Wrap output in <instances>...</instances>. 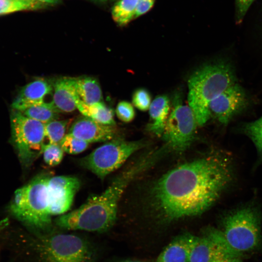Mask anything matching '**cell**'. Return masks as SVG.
Instances as JSON below:
<instances>
[{
  "label": "cell",
  "mask_w": 262,
  "mask_h": 262,
  "mask_svg": "<svg viewBox=\"0 0 262 262\" xmlns=\"http://www.w3.org/2000/svg\"><path fill=\"white\" fill-rule=\"evenodd\" d=\"M50 176L44 173L18 189L10 211L18 220L38 231L51 230L52 220L47 190Z\"/></svg>",
  "instance_id": "cell-5"
},
{
  "label": "cell",
  "mask_w": 262,
  "mask_h": 262,
  "mask_svg": "<svg viewBox=\"0 0 262 262\" xmlns=\"http://www.w3.org/2000/svg\"><path fill=\"white\" fill-rule=\"evenodd\" d=\"M64 152L60 145L45 143L43 147L42 154L45 163L49 166H54L61 162Z\"/></svg>",
  "instance_id": "cell-25"
},
{
  "label": "cell",
  "mask_w": 262,
  "mask_h": 262,
  "mask_svg": "<svg viewBox=\"0 0 262 262\" xmlns=\"http://www.w3.org/2000/svg\"><path fill=\"white\" fill-rule=\"evenodd\" d=\"M231 158L221 152L180 165L150 187L147 200L164 221L200 214L210 208L232 181Z\"/></svg>",
  "instance_id": "cell-1"
},
{
  "label": "cell",
  "mask_w": 262,
  "mask_h": 262,
  "mask_svg": "<svg viewBox=\"0 0 262 262\" xmlns=\"http://www.w3.org/2000/svg\"><path fill=\"white\" fill-rule=\"evenodd\" d=\"M53 93V84L45 79H36L23 86L12 103L14 110L22 111L45 102V98Z\"/></svg>",
  "instance_id": "cell-14"
},
{
  "label": "cell",
  "mask_w": 262,
  "mask_h": 262,
  "mask_svg": "<svg viewBox=\"0 0 262 262\" xmlns=\"http://www.w3.org/2000/svg\"><path fill=\"white\" fill-rule=\"evenodd\" d=\"M224 237L231 248L239 253L255 249L261 240V216L257 209L246 206L223 219Z\"/></svg>",
  "instance_id": "cell-6"
},
{
  "label": "cell",
  "mask_w": 262,
  "mask_h": 262,
  "mask_svg": "<svg viewBox=\"0 0 262 262\" xmlns=\"http://www.w3.org/2000/svg\"><path fill=\"white\" fill-rule=\"evenodd\" d=\"M155 0H138L135 18L138 17L148 12L153 7Z\"/></svg>",
  "instance_id": "cell-30"
},
{
  "label": "cell",
  "mask_w": 262,
  "mask_h": 262,
  "mask_svg": "<svg viewBox=\"0 0 262 262\" xmlns=\"http://www.w3.org/2000/svg\"><path fill=\"white\" fill-rule=\"evenodd\" d=\"M52 103L59 112L69 113L77 108L79 99L76 89L75 78L62 77L53 83Z\"/></svg>",
  "instance_id": "cell-15"
},
{
  "label": "cell",
  "mask_w": 262,
  "mask_h": 262,
  "mask_svg": "<svg viewBox=\"0 0 262 262\" xmlns=\"http://www.w3.org/2000/svg\"><path fill=\"white\" fill-rule=\"evenodd\" d=\"M89 144L68 133L66 134L59 145L64 152L70 154H77L84 151L88 147Z\"/></svg>",
  "instance_id": "cell-24"
},
{
  "label": "cell",
  "mask_w": 262,
  "mask_h": 262,
  "mask_svg": "<svg viewBox=\"0 0 262 262\" xmlns=\"http://www.w3.org/2000/svg\"><path fill=\"white\" fill-rule=\"evenodd\" d=\"M115 113L118 119L125 123L131 122L135 115L133 104L125 100L120 101L117 104Z\"/></svg>",
  "instance_id": "cell-27"
},
{
  "label": "cell",
  "mask_w": 262,
  "mask_h": 262,
  "mask_svg": "<svg viewBox=\"0 0 262 262\" xmlns=\"http://www.w3.org/2000/svg\"><path fill=\"white\" fill-rule=\"evenodd\" d=\"M28 7L29 10H34L41 8L43 5L37 0H21Z\"/></svg>",
  "instance_id": "cell-32"
},
{
  "label": "cell",
  "mask_w": 262,
  "mask_h": 262,
  "mask_svg": "<svg viewBox=\"0 0 262 262\" xmlns=\"http://www.w3.org/2000/svg\"><path fill=\"white\" fill-rule=\"evenodd\" d=\"M12 135L18 157L30 165L42 153L45 144V124L14 110L11 116Z\"/></svg>",
  "instance_id": "cell-8"
},
{
  "label": "cell",
  "mask_w": 262,
  "mask_h": 262,
  "mask_svg": "<svg viewBox=\"0 0 262 262\" xmlns=\"http://www.w3.org/2000/svg\"><path fill=\"white\" fill-rule=\"evenodd\" d=\"M145 145L142 140L130 141L115 137L82 159L80 164L103 180Z\"/></svg>",
  "instance_id": "cell-7"
},
{
  "label": "cell",
  "mask_w": 262,
  "mask_h": 262,
  "mask_svg": "<svg viewBox=\"0 0 262 262\" xmlns=\"http://www.w3.org/2000/svg\"><path fill=\"white\" fill-rule=\"evenodd\" d=\"M77 108L83 116L99 123L111 126L115 124L113 110L102 101L87 105L79 99L77 102Z\"/></svg>",
  "instance_id": "cell-19"
},
{
  "label": "cell",
  "mask_w": 262,
  "mask_h": 262,
  "mask_svg": "<svg viewBox=\"0 0 262 262\" xmlns=\"http://www.w3.org/2000/svg\"><path fill=\"white\" fill-rule=\"evenodd\" d=\"M68 120L51 121L45 124V139L49 144L59 145L66 135Z\"/></svg>",
  "instance_id": "cell-22"
},
{
  "label": "cell",
  "mask_w": 262,
  "mask_h": 262,
  "mask_svg": "<svg viewBox=\"0 0 262 262\" xmlns=\"http://www.w3.org/2000/svg\"><path fill=\"white\" fill-rule=\"evenodd\" d=\"M38 2L43 6L51 5L59 3L61 0H37Z\"/></svg>",
  "instance_id": "cell-33"
},
{
  "label": "cell",
  "mask_w": 262,
  "mask_h": 262,
  "mask_svg": "<svg viewBox=\"0 0 262 262\" xmlns=\"http://www.w3.org/2000/svg\"><path fill=\"white\" fill-rule=\"evenodd\" d=\"M69 133L88 143L107 142L116 137V129L83 116L72 124Z\"/></svg>",
  "instance_id": "cell-13"
},
{
  "label": "cell",
  "mask_w": 262,
  "mask_h": 262,
  "mask_svg": "<svg viewBox=\"0 0 262 262\" xmlns=\"http://www.w3.org/2000/svg\"><path fill=\"white\" fill-rule=\"evenodd\" d=\"M138 0H118L112 8L114 21L119 26L128 24L135 18Z\"/></svg>",
  "instance_id": "cell-20"
},
{
  "label": "cell",
  "mask_w": 262,
  "mask_h": 262,
  "mask_svg": "<svg viewBox=\"0 0 262 262\" xmlns=\"http://www.w3.org/2000/svg\"><path fill=\"white\" fill-rule=\"evenodd\" d=\"M210 231L205 236L194 237L188 262H212L225 254L239 253L230 247L222 233Z\"/></svg>",
  "instance_id": "cell-12"
},
{
  "label": "cell",
  "mask_w": 262,
  "mask_h": 262,
  "mask_svg": "<svg viewBox=\"0 0 262 262\" xmlns=\"http://www.w3.org/2000/svg\"><path fill=\"white\" fill-rule=\"evenodd\" d=\"M23 10L28 8L21 0H0V15Z\"/></svg>",
  "instance_id": "cell-28"
},
{
  "label": "cell",
  "mask_w": 262,
  "mask_h": 262,
  "mask_svg": "<svg viewBox=\"0 0 262 262\" xmlns=\"http://www.w3.org/2000/svg\"><path fill=\"white\" fill-rule=\"evenodd\" d=\"M212 262H242L237 254H227Z\"/></svg>",
  "instance_id": "cell-31"
},
{
  "label": "cell",
  "mask_w": 262,
  "mask_h": 262,
  "mask_svg": "<svg viewBox=\"0 0 262 262\" xmlns=\"http://www.w3.org/2000/svg\"><path fill=\"white\" fill-rule=\"evenodd\" d=\"M194 237L189 233L177 236L160 253L156 262H188Z\"/></svg>",
  "instance_id": "cell-16"
},
{
  "label": "cell",
  "mask_w": 262,
  "mask_h": 262,
  "mask_svg": "<svg viewBox=\"0 0 262 262\" xmlns=\"http://www.w3.org/2000/svg\"><path fill=\"white\" fill-rule=\"evenodd\" d=\"M8 222L7 219H4L0 222V234L7 226Z\"/></svg>",
  "instance_id": "cell-34"
},
{
  "label": "cell",
  "mask_w": 262,
  "mask_h": 262,
  "mask_svg": "<svg viewBox=\"0 0 262 262\" xmlns=\"http://www.w3.org/2000/svg\"><path fill=\"white\" fill-rule=\"evenodd\" d=\"M151 97L147 90L138 88L133 93L132 97V104L142 111L149 110L151 103Z\"/></svg>",
  "instance_id": "cell-26"
},
{
  "label": "cell",
  "mask_w": 262,
  "mask_h": 262,
  "mask_svg": "<svg viewBox=\"0 0 262 262\" xmlns=\"http://www.w3.org/2000/svg\"><path fill=\"white\" fill-rule=\"evenodd\" d=\"M248 103L246 95L237 83L231 85L213 99L210 104L211 115L222 124L227 125Z\"/></svg>",
  "instance_id": "cell-11"
},
{
  "label": "cell",
  "mask_w": 262,
  "mask_h": 262,
  "mask_svg": "<svg viewBox=\"0 0 262 262\" xmlns=\"http://www.w3.org/2000/svg\"><path fill=\"white\" fill-rule=\"evenodd\" d=\"M34 235L28 242L33 262H95L96 248L82 236L52 230Z\"/></svg>",
  "instance_id": "cell-4"
},
{
  "label": "cell",
  "mask_w": 262,
  "mask_h": 262,
  "mask_svg": "<svg viewBox=\"0 0 262 262\" xmlns=\"http://www.w3.org/2000/svg\"><path fill=\"white\" fill-rule=\"evenodd\" d=\"M92 1H94L95 2H104L107 1V0H90Z\"/></svg>",
  "instance_id": "cell-36"
},
{
  "label": "cell",
  "mask_w": 262,
  "mask_h": 262,
  "mask_svg": "<svg viewBox=\"0 0 262 262\" xmlns=\"http://www.w3.org/2000/svg\"></svg>",
  "instance_id": "cell-37"
},
{
  "label": "cell",
  "mask_w": 262,
  "mask_h": 262,
  "mask_svg": "<svg viewBox=\"0 0 262 262\" xmlns=\"http://www.w3.org/2000/svg\"><path fill=\"white\" fill-rule=\"evenodd\" d=\"M80 185V180L75 177H49L47 181V190L52 216L62 215L69 210Z\"/></svg>",
  "instance_id": "cell-10"
},
{
  "label": "cell",
  "mask_w": 262,
  "mask_h": 262,
  "mask_svg": "<svg viewBox=\"0 0 262 262\" xmlns=\"http://www.w3.org/2000/svg\"><path fill=\"white\" fill-rule=\"evenodd\" d=\"M156 162L149 154L116 177L101 194L90 196L79 208L58 216L54 223L61 229L103 232L116 218L119 200L126 187L139 173Z\"/></svg>",
  "instance_id": "cell-2"
},
{
  "label": "cell",
  "mask_w": 262,
  "mask_h": 262,
  "mask_svg": "<svg viewBox=\"0 0 262 262\" xmlns=\"http://www.w3.org/2000/svg\"><path fill=\"white\" fill-rule=\"evenodd\" d=\"M198 125L189 106L183 105L176 96L163 134L165 144L170 151H184L192 144Z\"/></svg>",
  "instance_id": "cell-9"
},
{
  "label": "cell",
  "mask_w": 262,
  "mask_h": 262,
  "mask_svg": "<svg viewBox=\"0 0 262 262\" xmlns=\"http://www.w3.org/2000/svg\"><path fill=\"white\" fill-rule=\"evenodd\" d=\"M169 99L166 95L157 96L151 102L149 109L150 122L148 130L157 136L163 135L169 115Z\"/></svg>",
  "instance_id": "cell-17"
},
{
  "label": "cell",
  "mask_w": 262,
  "mask_h": 262,
  "mask_svg": "<svg viewBox=\"0 0 262 262\" xmlns=\"http://www.w3.org/2000/svg\"><path fill=\"white\" fill-rule=\"evenodd\" d=\"M235 82L233 68L223 61L204 65L193 73L188 81V102L198 125L203 126L211 117V101Z\"/></svg>",
  "instance_id": "cell-3"
},
{
  "label": "cell",
  "mask_w": 262,
  "mask_h": 262,
  "mask_svg": "<svg viewBox=\"0 0 262 262\" xmlns=\"http://www.w3.org/2000/svg\"><path fill=\"white\" fill-rule=\"evenodd\" d=\"M143 262V261H138V260H124V261H122L121 262Z\"/></svg>",
  "instance_id": "cell-35"
},
{
  "label": "cell",
  "mask_w": 262,
  "mask_h": 262,
  "mask_svg": "<svg viewBox=\"0 0 262 262\" xmlns=\"http://www.w3.org/2000/svg\"><path fill=\"white\" fill-rule=\"evenodd\" d=\"M76 91L79 99L87 105L101 101L102 92L99 84L95 78H75Z\"/></svg>",
  "instance_id": "cell-18"
},
{
  "label": "cell",
  "mask_w": 262,
  "mask_h": 262,
  "mask_svg": "<svg viewBox=\"0 0 262 262\" xmlns=\"http://www.w3.org/2000/svg\"><path fill=\"white\" fill-rule=\"evenodd\" d=\"M255 0H235L236 22L240 23Z\"/></svg>",
  "instance_id": "cell-29"
},
{
  "label": "cell",
  "mask_w": 262,
  "mask_h": 262,
  "mask_svg": "<svg viewBox=\"0 0 262 262\" xmlns=\"http://www.w3.org/2000/svg\"><path fill=\"white\" fill-rule=\"evenodd\" d=\"M26 116L38 121L44 124L57 120L59 112L51 101L29 107L20 111Z\"/></svg>",
  "instance_id": "cell-21"
},
{
  "label": "cell",
  "mask_w": 262,
  "mask_h": 262,
  "mask_svg": "<svg viewBox=\"0 0 262 262\" xmlns=\"http://www.w3.org/2000/svg\"><path fill=\"white\" fill-rule=\"evenodd\" d=\"M241 130L254 143L262 158V116L254 121L244 123Z\"/></svg>",
  "instance_id": "cell-23"
}]
</instances>
